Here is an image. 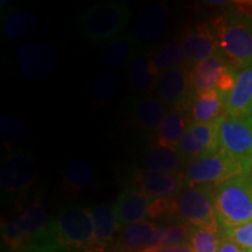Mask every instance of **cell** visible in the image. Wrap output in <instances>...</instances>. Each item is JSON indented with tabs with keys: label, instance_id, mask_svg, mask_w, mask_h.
Instances as JSON below:
<instances>
[{
	"label": "cell",
	"instance_id": "13",
	"mask_svg": "<svg viewBox=\"0 0 252 252\" xmlns=\"http://www.w3.org/2000/svg\"><path fill=\"white\" fill-rule=\"evenodd\" d=\"M220 119L214 123H207V124L189 123L187 131L176 147L185 161H193L195 159L212 154L220 149Z\"/></svg>",
	"mask_w": 252,
	"mask_h": 252
},
{
	"label": "cell",
	"instance_id": "12",
	"mask_svg": "<svg viewBox=\"0 0 252 252\" xmlns=\"http://www.w3.org/2000/svg\"><path fill=\"white\" fill-rule=\"evenodd\" d=\"M169 20V8L165 2L154 1L144 6L138 13L131 36L137 48L153 45L166 32Z\"/></svg>",
	"mask_w": 252,
	"mask_h": 252
},
{
	"label": "cell",
	"instance_id": "21",
	"mask_svg": "<svg viewBox=\"0 0 252 252\" xmlns=\"http://www.w3.org/2000/svg\"><path fill=\"white\" fill-rule=\"evenodd\" d=\"M160 225L150 220L123 226L116 239V252H143L152 244Z\"/></svg>",
	"mask_w": 252,
	"mask_h": 252
},
{
	"label": "cell",
	"instance_id": "8",
	"mask_svg": "<svg viewBox=\"0 0 252 252\" xmlns=\"http://www.w3.org/2000/svg\"><path fill=\"white\" fill-rule=\"evenodd\" d=\"M36 158L31 150L17 149L7 153L0 168V187L6 197H23L36 179Z\"/></svg>",
	"mask_w": 252,
	"mask_h": 252
},
{
	"label": "cell",
	"instance_id": "16",
	"mask_svg": "<svg viewBox=\"0 0 252 252\" xmlns=\"http://www.w3.org/2000/svg\"><path fill=\"white\" fill-rule=\"evenodd\" d=\"M154 89L162 103L174 106L185 105L191 96V91L194 93L190 71L182 67L169 69L160 75Z\"/></svg>",
	"mask_w": 252,
	"mask_h": 252
},
{
	"label": "cell",
	"instance_id": "40",
	"mask_svg": "<svg viewBox=\"0 0 252 252\" xmlns=\"http://www.w3.org/2000/svg\"><path fill=\"white\" fill-rule=\"evenodd\" d=\"M143 252H144V251H143Z\"/></svg>",
	"mask_w": 252,
	"mask_h": 252
},
{
	"label": "cell",
	"instance_id": "33",
	"mask_svg": "<svg viewBox=\"0 0 252 252\" xmlns=\"http://www.w3.org/2000/svg\"><path fill=\"white\" fill-rule=\"evenodd\" d=\"M0 134L5 140L17 143L30 138V128L24 122L11 116L2 115L0 117Z\"/></svg>",
	"mask_w": 252,
	"mask_h": 252
},
{
	"label": "cell",
	"instance_id": "2",
	"mask_svg": "<svg viewBox=\"0 0 252 252\" xmlns=\"http://www.w3.org/2000/svg\"><path fill=\"white\" fill-rule=\"evenodd\" d=\"M130 20L127 4L106 0L82 9L77 15V31L87 42L98 45L121 36Z\"/></svg>",
	"mask_w": 252,
	"mask_h": 252
},
{
	"label": "cell",
	"instance_id": "29",
	"mask_svg": "<svg viewBox=\"0 0 252 252\" xmlns=\"http://www.w3.org/2000/svg\"><path fill=\"white\" fill-rule=\"evenodd\" d=\"M149 55L159 76L169 69L182 67V64L187 62L184 48L179 41H171Z\"/></svg>",
	"mask_w": 252,
	"mask_h": 252
},
{
	"label": "cell",
	"instance_id": "28",
	"mask_svg": "<svg viewBox=\"0 0 252 252\" xmlns=\"http://www.w3.org/2000/svg\"><path fill=\"white\" fill-rule=\"evenodd\" d=\"M135 46L131 34H122L115 40L110 41L102 53V62L108 68H119L125 65L134 58Z\"/></svg>",
	"mask_w": 252,
	"mask_h": 252
},
{
	"label": "cell",
	"instance_id": "9",
	"mask_svg": "<svg viewBox=\"0 0 252 252\" xmlns=\"http://www.w3.org/2000/svg\"><path fill=\"white\" fill-rule=\"evenodd\" d=\"M220 147L243 169L252 172V117L224 116L220 123Z\"/></svg>",
	"mask_w": 252,
	"mask_h": 252
},
{
	"label": "cell",
	"instance_id": "37",
	"mask_svg": "<svg viewBox=\"0 0 252 252\" xmlns=\"http://www.w3.org/2000/svg\"><path fill=\"white\" fill-rule=\"evenodd\" d=\"M245 252H252V250H249V251H245Z\"/></svg>",
	"mask_w": 252,
	"mask_h": 252
},
{
	"label": "cell",
	"instance_id": "4",
	"mask_svg": "<svg viewBox=\"0 0 252 252\" xmlns=\"http://www.w3.org/2000/svg\"><path fill=\"white\" fill-rule=\"evenodd\" d=\"M214 207L220 226L235 228L252 220V176L238 175L216 186Z\"/></svg>",
	"mask_w": 252,
	"mask_h": 252
},
{
	"label": "cell",
	"instance_id": "23",
	"mask_svg": "<svg viewBox=\"0 0 252 252\" xmlns=\"http://www.w3.org/2000/svg\"><path fill=\"white\" fill-rule=\"evenodd\" d=\"M225 116V96L219 90L196 94L191 100V123H214Z\"/></svg>",
	"mask_w": 252,
	"mask_h": 252
},
{
	"label": "cell",
	"instance_id": "38",
	"mask_svg": "<svg viewBox=\"0 0 252 252\" xmlns=\"http://www.w3.org/2000/svg\"><path fill=\"white\" fill-rule=\"evenodd\" d=\"M60 252H67V251H64V250H62V251H60Z\"/></svg>",
	"mask_w": 252,
	"mask_h": 252
},
{
	"label": "cell",
	"instance_id": "25",
	"mask_svg": "<svg viewBox=\"0 0 252 252\" xmlns=\"http://www.w3.org/2000/svg\"><path fill=\"white\" fill-rule=\"evenodd\" d=\"M189 123L180 109H171L163 117L159 130L154 134V145L162 147H178L187 131Z\"/></svg>",
	"mask_w": 252,
	"mask_h": 252
},
{
	"label": "cell",
	"instance_id": "11",
	"mask_svg": "<svg viewBox=\"0 0 252 252\" xmlns=\"http://www.w3.org/2000/svg\"><path fill=\"white\" fill-rule=\"evenodd\" d=\"M59 52L46 42H25L15 50V61L25 80L39 82L48 78L59 63Z\"/></svg>",
	"mask_w": 252,
	"mask_h": 252
},
{
	"label": "cell",
	"instance_id": "7",
	"mask_svg": "<svg viewBox=\"0 0 252 252\" xmlns=\"http://www.w3.org/2000/svg\"><path fill=\"white\" fill-rule=\"evenodd\" d=\"M243 174L242 167L220 149L212 154L189 161L182 173L186 187L219 186Z\"/></svg>",
	"mask_w": 252,
	"mask_h": 252
},
{
	"label": "cell",
	"instance_id": "32",
	"mask_svg": "<svg viewBox=\"0 0 252 252\" xmlns=\"http://www.w3.org/2000/svg\"><path fill=\"white\" fill-rule=\"evenodd\" d=\"M220 242V232L191 226L188 243L193 252H217Z\"/></svg>",
	"mask_w": 252,
	"mask_h": 252
},
{
	"label": "cell",
	"instance_id": "6",
	"mask_svg": "<svg viewBox=\"0 0 252 252\" xmlns=\"http://www.w3.org/2000/svg\"><path fill=\"white\" fill-rule=\"evenodd\" d=\"M216 186L186 187L171 198V217L176 216L182 223L193 228H203L220 232L214 198Z\"/></svg>",
	"mask_w": 252,
	"mask_h": 252
},
{
	"label": "cell",
	"instance_id": "19",
	"mask_svg": "<svg viewBox=\"0 0 252 252\" xmlns=\"http://www.w3.org/2000/svg\"><path fill=\"white\" fill-rule=\"evenodd\" d=\"M94 226V252H104L117 239L122 228L113 212V204H98L90 208Z\"/></svg>",
	"mask_w": 252,
	"mask_h": 252
},
{
	"label": "cell",
	"instance_id": "35",
	"mask_svg": "<svg viewBox=\"0 0 252 252\" xmlns=\"http://www.w3.org/2000/svg\"><path fill=\"white\" fill-rule=\"evenodd\" d=\"M217 252H245V250H243L241 247H238L234 242L230 241V239L222 238V242H220V245Z\"/></svg>",
	"mask_w": 252,
	"mask_h": 252
},
{
	"label": "cell",
	"instance_id": "5",
	"mask_svg": "<svg viewBox=\"0 0 252 252\" xmlns=\"http://www.w3.org/2000/svg\"><path fill=\"white\" fill-rule=\"evenodd\" d=\"M56 243L67 252H94V226L90 208L68 203L52 220Z\"/></svg>",
	"mask_w": 252,
	"mask_h": 252
},
{
	"label": "cell",
	"instance_id": "14",
	"mask_svg": "<svg viewBox=\"0 0 252 252\" xmlns=\"http://www.w3.org/2000/svg\"><path fill=\"white\" fill-rule=\"evenodd\" d=\"M152 198L169 200L186 188L182 173H156L137 169L132 173L131 186Z\"/></svg>",
	"mask_w": 252,
	"mask_h": 252
},
{
	"label": "cell",
	"instance_id": "39",
	"mask_svg": "<svg viewBox=\"0 0 252 252\" xmlns=\"http://www.w3.org/2000/svg\"><path fill=\"white\" fill-rule=\"evenodd\" d=\"M251 176H252V172H251Z\"/></svg>",
	"mask_w": 252,
	"mask_h": 252
},
{
	"label": "cell",
	"instance_id": "20",
	"mask_svg": "<svg viewBox=\"0 0 252 252\" xmlns=\"http://www.w3.org/2000/svg\"><path fill=\"white\" fill-rule=\"evenodd\" d=\"M225 116L252 117V67L238 71L235 86L225 97Z\"/></svg>",
	"mask_w": 252,
	"mask_h": 252
},
{
	"label": "cell",
	"instance_id": "15",
	"mask_svg": "<svg viewBox=\"0 0 252 252\" xmlns=\"http://www.w3.org/2000/svg\"><path fill=\"white\" fill-rule=\"evenodd\" d=\"M187 62L191 64L207 60L217 54H222L216 34L209 24H196L186 30L181 40Z\"/></svg>",
	"mask_w": 252,
	"mask_h": 252
},
{
	"label": "cell",
	"instance_id": "3",
	"mask_svg": "<svg viewBox=\"0 0 252 252\" xmlns=\"http://www.w3.org/2000/svg\"><path fill=\"white\" fill-rule=\"evenodd\" d=\"M52 220L41 201H35L17 216L1 225V237L6 247L13 252H26L48 237Z\"/></svg>",
	"mask_w": 252,
	"mask_h": 252
},
{
	"label": "cell",
	"instance_id": "30",
	"mask_svg": "<svg viewBox=\"0 0 252 252\" xmlns=\"http://www.w3.org/2000/svg\"><path fill=\"white\" fill-rule=\"evenodd\" d=\"M190 230L191 226L182 222L160 226L152 244L144 252H159L165 248L188 243Z\"/></svg>",
	"mask_w": 252,
	"mask_h": 252
},
{
	"label": "cell",
	"instance_id": "17",
	"mask_svg": "<svg viewBox=\"0 0 252 252\" xmlns=\"http://www.w3.org/2000/svg\"><path fill=\"white\" fill-rule=\"evenodd\" d=\"M127 110L135 127L150 134L157 133L167 113L165 104L159 98L143 94L132 97L127 102Z\"/></svg>",
	"mask_w": 252,
	"mask_h": 252
},
{
	"label": "cell",
	"instance_id": "22",
	"mask_svg": "<svg viewBox=\"0 0 252 252\" xmlns=\"http://www.w3.org/2000/svg\"><path fill=\"white\" fill-rule=\"evenodd\" d=\"M185 159L174 147L153 145L140 154V169L156 173H179Z\"/></svg>",
	"mask_w": 252,
	"mask_h": 252
},
{
	"label": "cell",
	"instance_id": "24",
	"mask_svg": "<svg viewBox=\"0 0 252 252\" xmlns=\"http://www.w3.org/2000/svg\"><path fill=\"white\" fill-rule=\"evenodd\" d=\"M39 26L36 14L26 8L7 9L2 15V34L7 40H23L32 35Z\"/></svg>",
	"mask_w": 252,
	"mask_h": 252
},
{
	"label": "cell",
	"instance_id": "31",
	"mask_svg": "<svg viewBox=\"0 0 252 252\" xmlns=\"http://www.w3.org/2000/svg\"><path fill=\"white\" fill-rule=\"evenodd\" d=\"M122 77L116 71H105L94 77L90 87L91 98L102 105L117 96L122 88Z\"/></svg>",
	"mask_w": 252,
	"mask_h": 252
},
{
	"label": "cell",
	"instance_id": "26",
	"mask_svg": "<svg viewBox=\"0 0 252 252\" xmlns=\"http://www.w3.org/2000/svg\"><path fill=\"white\" fill-rule=\"evenodd\" d=\"M159 74L154 69L149 54H138L131 61L128 84L135 93L144 94L156 88Z\"/></svg>",
	"mask_w": 252,
	"mask_h": 252
},
{
	"label": "cell",
	"instance_id": "10",
	"mask_svg": "<svg viewBox=\"0 0 252 252\" xmlns=\"http://www.w3.org/2000/svg\"><path fill=\"white\" fill-rule=\"evenodd\" d=\"M238 71L222 54L203 60L190 70L191 86L195 94L204 91L219 90L226 97L236 83Z\"/></svg>",
	"mask_w": 252,
	"mask_h": 252
},
{
	"label": "cell",
	"instance_id": "18",
	"mask_svg": "<svg viewBox=\"0 0 252 252\" xmlns=\"http://www.w3.org/2000/svg\"><path fill=\"white\" fill-rule=\"evenodd\" d=\"M153 198L133 187L123 189L113 203V212L119 225L127 226L149 219V210Z\"/></svg>",
	"mask_w": 252,
	"mask_h": 252
},
{
	"label": "cell",
	"instance_id": "34",
	"mask_svg": "<svg viewBox=\"0 0 252 252\" xmlns=\"http://www.w3.org/2000/svg\"><path fill=\"white\" fill-rule=\"evenodd\" d=\"M223 238L230 239L243 250H252V220L235 228L223 229Z\"/></svg>",
	"mask_w": 252,
	"mask_h": 252
},
{
	"label": "cell",
	"instance_id": "27",
	"mask_svg": "<svg viewBox=\"0 0 252 252\" xmlns=\"http://www.w3.org/2000/svg\"><path fill=\"white\" fill-rule=\"evenodd\" d=\"M63 187L69 193H77L89 187L94 180V169L86 160L71 159L61 171Z\"/></svg>",
	"mask_w": 252,
	"mask_h": 252
},
{
	"label": "cell",
	"instance_id": "1",
	"mask_svg": "<svg viewBox=\"0 0 252 252\" xmlns=\"http://www.w3.org/2000/svg\"><path fill=\"white\" fill-rule=\"evenodd\" d=\"M222 55L236 70L252 67V17L225 12L210 21Z\"/></svg>",
	"mask_w": 252,
	"mask_h": 252
},
{
	"label": "cell",
	"instance_id": "36",
	"mask_svg": "<svg viewBox=\"0 0 252 252\" xmlns=\"http://www.w3.org/2000/svg\"><path fill=\"white\" fill-rule=\"evenodd\" d=\"M159 252H193V250H191L189 243H185L180 245H174V247L165 248L162 249V250H160Z\"/></svg>",
	"mask_w": 252,
	"mask_h": 252
}]
</instances>
